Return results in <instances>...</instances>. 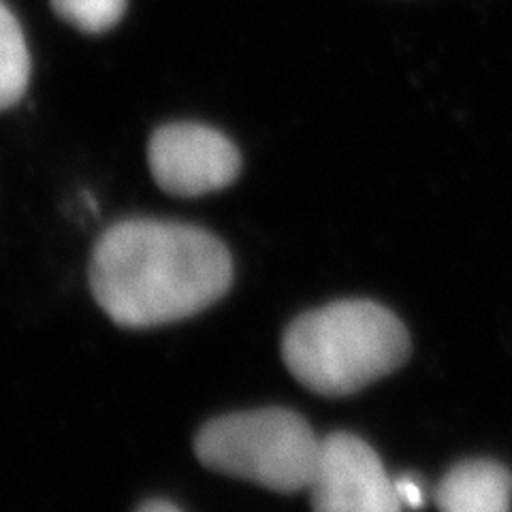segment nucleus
Segmentation results:
<instances>
[{
  "label": "nucleus",
  "mask_w": 512,
  "mask_h": 512,
  "mask_svg": "<svg viewBox=\"0 0 512 512\" xmlns=\"http://www.w3.org/2000/svg\"><path fill=\"white\" fill-rule=\"evenodd\" d=\"M440 512H510L512 476L495 461H463L436 489Z\"/></svg>",
  "instance_id": "6"
},
{
  "label": "nucleus",
  "mask_w": 512,
  "mask_h": 512,
  "mask_svg": "<svg viewBox=\"0 0 512 512\" xmlns=\"http://www.w3.org/2000/svg\"><path fill=\"white\" fill-rule=\"evenodd\" d=\"M137 512H182L178 506H173L171 502L165 500H150L143 504Z\"/></svg>",
  "instance_id": "10"
},
{
  "label": "nucleus",
  "mask_w": 512,
  "mask_h": 512,
  "mask_svg": "<svg viewBox=\"0 0 512 512\" xmlns=\"http://www.w3.org/2000/svg\"><path fill=\"white\" fill-rule=\"evenodd\" d=\"M410 338L402 320L380 303L346 299L293 320L282 359L303 387L342 397L402 367Z\"/></svg>",
  "instance_id": "2"
},
{
  "label": "nucleus",
  "mask_w": 512,
  "mask_h": 512,
  "mask_svg": "<svg viewBox=\"0 0 512 512\" xmlns=\"http://www.w3.org/2000/svg\"><path fill=\"white\" fill-rule=\"evenodd\" d=\"M30 82V54L24 32L5 3H0V111L18 103Z\"/></svg>",
  "instance_id": "7"
},
{
  "label": "nucleus",
  "mask_w": 512,
  "mask_h": 512,
  "mask_svg": "<svg viewBox=\"0 0 512 512\" xmlns=\"http://www.w3.org/2000/svg\"><path fill=\"white\" fill-rule=\"evenodd\" d=\"M52 7L77 30L101 35L122 20L126 0H52Z\"/></svg>",
  "instance_id": "8"
},
{
  "label": "nucleus",
  "mask_w": 512,
  "mask_h": 512,
  "mask_svg": "<svg viewBox=\"0 0 512 512\" xmlns=\"http://www.w3.org/2000/svg\"><path fill=\"white\" fill-rule=\"evenodd\" d=\"M231 254L190 224L133 218L109 227L90 259L96 303L120 327L148 329L195 316L227 295Z\"/></svg>",
  "instance_id": "1"
},
{
  "label": "nucleus",
  "mask_w": 512,
  "mask_h": 512,
  "mask_svg": "<svg viewBox=\"0 0 512 512\" xmlns=\"http://www.w3.org/2000/svg\"><path fill=\"white\" fill-rule=\"evenodd\" d=\"M154 182L173 197H201L231 186L242 158L237 148L210 126L175 122L160 126L148 143Z\"/></svg>",
  "instance_id": "4"
},
{
  "label": "nucleus",
  "mask_w": 512,
  "mask_h": 512,
  "mask_svg": "<svg viewBox=\"0 0 512 512\" xmlns=\"http://www.w3.org/2000/svg\"><path fill=\"white\" fill-rule=\"evenodd\" d=\"M320 440L303 416L284 408L224 414L195 438L201 466L271 491L310 487Z\"/></svg>",
  "instance_id": "3"
},
{
  "label": "nucleus",
  "mask_w": 512,
  "mask_h": 512,
  "mask_svg": "<svg viewBox=\"0 0 512 512\" xmlns=\"http://www.w3.org/2000/svg\"><path fill=\"white\" fill-rule=\"evenodd\" d=\"M395 483V493L399 502H402L404 508L419 510L425 506V491L423 485L416 480V476H399L393 480Z\"/></svg>",
  "instance_id": "9"
},
{
  "label": "nucleus",
  "mask_w": 512,
  "mask_h": 512,
  "mask_svg": "<svg viewBox=\"0 0 512 512\" xmlns=\"http://www.w3.org/2000/svg\"><path fill=\"white\" fill-rule=\"evenodd\" d=\"M308 489L314 512H404L380 457L352 434L320 440Z\"/></svg>",
  "instance_id": "5"
}]
</instances>
